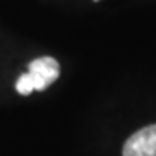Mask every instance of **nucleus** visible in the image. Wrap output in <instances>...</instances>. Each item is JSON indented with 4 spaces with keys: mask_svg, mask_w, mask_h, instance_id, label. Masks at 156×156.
I'll return each mask as SVG.
<instances>
[{
    "mask_svg": "<svg viewBox=\"0 0 156 156\" xmlns=\"http://www.w3.org/2000/svg\"><path fill=\"white\" fill-rule=\"evenodd\" d=\"M59 64L53 58H38L29 64V75L34 81L35 91L46 89L59 76Z\"/></svg>",
    "mask_w": 156,
    "mask_h": 156,
    "instance_id": "obj_2",
    "label": "nucleus"
},
{
    "mask_svg": "<svg viewBox=\"0 0 156 156\" xmlns=\"http://www.w3.org/2000/svg\"><path fill=\"white\" fill-rule=\"evenodd\" d=\"M94 2H97V0H94Z\"/></svg>",
    "mask_w": 156,
    "mask_h": 156,
    "instance_id": "obj_4",
    "label": "nucleus"
},
{
    "mask_svg": "<svg viewBox=\"0 0 156 156\" xmlns=\"http://www.w3.org/2000/svg\"><path fill=\"white\" fill-rule=\"evenodd\" d=\"M16 91H18L19 94H24V96H27V94H30L32 91H35L34 89V81H32V78H30L29 73H24V75H21L18 78V81H16Z\"/></svg>",
    "mask_w": 156,
    "mask_h": 156,
    "instance_id": "obj_3",
    "label": "nucleus"
},
{
    "mask_svg": "<svg viewBox=\"0 0 156 156\" xmlns=\"http://www.w3.org/2000/svg\"><path fill=\"white\" fill-rule=\"evenodd\" d=\"M123 156H156V124L134 132L123 147Z\"/></svg>",
    "mask_w": 156,
    "mask_h": 156,
    "instance_id": "obj_1",
    "label": "nucleus"
}]
</instances>
